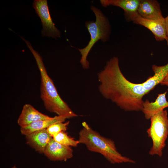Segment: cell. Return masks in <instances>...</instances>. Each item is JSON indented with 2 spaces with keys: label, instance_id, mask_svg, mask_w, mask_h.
I'll list each match as a JSON object with an SVG mask.
<instances>
[{
  "label": "cell",
  "instance_id": "cell-3",
  "mask_svg": "<svg viewBox=\"0 0 168 168\" xmlns=\"http://www.w3.org/2000/svg\"><path fill=\"white\" fill-rule=\"evenodd\" d=\"M82 125L78 140L80 144L85 145L89 150L101 154L113 164L135 163L134 160L118 152L113 141L101 135L86 122H83Z\"/></svg>",
  "mask_w": 168,
  "mask_h": 168
},
{
  "label": "cell",
  "instance_id": "cell-10",
  "mask_svg": "<svg viewBox=\"0 0 168 168\" xmlns=\"http://www.w3.org/2000/svg\"><path fill=\"white\" fill-rule=\"evenodd\" d=\"M26 143L36 152L42 154L52 138L46 129L36 131L25 136Z\"/></svg>",
  "mask_w": 168,
  "mask_h": 168
},
{
  "label": "cell",
  "instance_id": "cell-7",
  "mask_svg": "<svg viewBox=\"0 0 168 168\" xmlns=\"http://www.w3.org/2000/svg\"><path fill=\"white\" fill-rule=\"evenodd\" d=\"M73 152L71 147L62 145L55 141L52 138L43 154L50 161H65L73 156Z\"/></svg>",
  "mask_w": 168,
  "mask_h": 168
},
{
  "label": "cell",
  "instance_id": "cell-13",
  "mask_svg": "<svg viewBox=\"0 0 168 168\" xmlns=\"http://www.w3.org/2000/svg\"><path fill=\"white\" fill-rule=\"evenodd\" d=\"M167 93L166 91L163 93L158 94L154 102H150L148 100L144 101L142 111L146 119H150L152 116L168 107V101L166 98Z\"/></svg>",
  "mask_w": 168,
  "mask_h": 168
},
{
  "label": "cell",
  "instance_id": "cell-6",
  "mask_svg": "<svg viewBox=\"0 0 168 168\" xmlns=\"http://www.w3.org/2000/svg\"><path fill=\"white\" fill-rule=\"evenodd\" d=\"M33 6L41 21L43 26L42 36L51 37L54 39L60 38V32L55 26L50 16L47 1L35 0Z\"/></svg>",
  "mask_w": 168,
  "mask_h": 168
},
{
  "label": "cell",
  "instance_id": "cell-12",
  "mask_svg": "<svg viewBox=\"0 0 168 168\" xmlns=\"http://www.w3.org/2000/svg\"><path fill=\"white\" fill-rule=\"evenodd\" d=\"M138 15L145 19L156 20L163 18L159 2L155 0H141Z\"/></svg>",
  "mask_w": 168,
  "mask_h": 168
},
{
  "label": "cell",
  "instance_id": "cell-11",
  "mask_svg": "<svg viewBox=\"0 0 168 168\" xmlns=\"http://www.w3.org/2000/svg\"><path fill=\"white\" fill-rule=\"evenodd\" d=\"M51 117L40 112L31 105L26 104L23 106L17 123L21 127H23L35 122L48 119Z\"/></svg>",
  "mask_w": 168,
  "mask_h": 168
},
{
  "label": "cell",
  "instance_id": "cell-14",
  "mask_svg": "<svg viewBox=\"0 0 168 168\" xmlns=\"http://www.w3.org/2000/svg\"><path fill=\"white\" fill-rule=\"evenodd\" d=\"M152 69L154 75L149 77L145 81L141 83L147 94L157 85L160 84L168 72V63L162 66L153 64L152 66Z\"/></svg>",
  "mask_w": 168,
  "mask_h": 168
},
{
  "label": "cell",
  "instance_id": "cell-20",
  "mask_svg": "<svg viewBox=\"0 0 168 168\" xmlns=\"http://www.w3.org/2000/svg\"><path fill=\"white\" fill-rule=\"evenodd\" d=\"M12 168H17L16 166L14 165L12 167Z\"/></svg>",
  "mask_w": 168,
  "mask_h": 168
},
{
  "label": "cell",
  "instance_id": "cell-5",
  "mask_svg": "<svg viewBox=\"0 0 168 168\" xmlns=\"http://www.w3.org/2000/svg\"><path fill=\"white\" fill-rule=\"evenodd\" d=\"M150 126L147 130L148 136L151 138L152 145L149 153L153 156H162L168 136V117L166 110L154 115L150 119Z\"/></svg>",
  "mask_w": 168,
  "mask_h": 168
},
{
  "label": "cell",
  "instance_id": "cell-17",
  "mask_svg": "<svg viewBox=\"0 0 168 168\" xmlns=\"http://www.w3.org/2000/svg\"><path fill=\"white\" fill-rule=\"evenodd\" d=\"M69 121L61 122L55 123L48 127L46 130L48 133L52 136L62 131H67Z\"/></svg>",
  "mask_w": 168,
  "mask_h": 168
},
{
  "label": "cell",
  "instance_id": "cell-4",
  "mask_svg": "<svg viewBox=\"0 0 168 168\" xmlns=\"http://www.w3.org/2000/svg\"><path fill=\"white\" fill-rule=\"evenodd\" d=\"M91 9L94 13L96 20L86 21L85 24L90 35V40L87 45L82 49H77L82 56L80 63L83 68L87 69L89 63L87 59L90 52L95 44L99 40L103 42L109 40L111 32V27L108 19L100 10L92 6Z\"/></svg>",
  "mask_w": 168,
  "mask_h": 168
},
{
  "label": "cell",
  "instance_id": "cell-16",
  "mask_svg": "<svg viewBox=\"0 0 168 168\" xmlns=\"http://www.w3.org/2000/svg\"><path fill=\"white\" fill-rule=\"evenodd\" d=\"M56 142L63 145L70 147H76L79 143L78 140L69 136L65 131L61 132L52 136Z\"/></svg>",
  "mask_w": 168,
  "mask_h": 168
},
{
  "label": "cell",
  "instance_id": "cell-18",
  "mask_svg": "<svg viewBox=\"0 0 168 168\" xmlns=\"http://www.w3.org/2000/svg\"><path fill=\"white\" fill-rule=\"evenodd\" d=\"M165 22L166 35V40L168 46V15L165 18Z\"/></svg>",
  "mask_w": 168,
  "mask_h": 168
},
{
  "label": "cell",
  "instance_id": "cell-9",
  "mask_svg": "<svg viewBox=\"0 0 168 168\" xmlns=\"http://www.w3.org/2000/svg\"><path fill=\"white\" fill-rule=\"evenodd\" d=\"M141 0H100L102 7L110 5L119 7L124 12V15L128 20L132 21L138 15V9Z\"/></svg>",
  "mask_w": 168,
  "mask_h": 168
},
{
  "label": "cell",
  "instance_id": "cell-1",
  "mask_svg": "<svg viewBox=\"0 0 168 168\" xmlns=\"http://www.w3.org/2000/svg\"><path fill=\"white\" fill-rule=\"evenodd\" d=\"M99 91L105 99L126 111H142L143 97L147 94L141 83L129 81L122 73L118 58L108 61L97 74Z\"/></svg>",
  "mask_w": 168,
  "mask_h": 168
},
{
  "label": "cell",
  "instance_id": "cell-2",
  "mask_svg": "<svg viewBox=\"0 0 168 168\" xmlns=\"http://www.w3.org/2000/svg\"><path fill=\"white\" fill-rule=\"evenodd\" d=\"M35 60L40 75V97L44 107L48 111L68 119L77 115L59 95L53 81L47 73L41 56L27 40L23 39Z\"/></svg>",
  "mask_w": 168,
  "mask_h": 168
},
{
  "label": "cell",
  "instance_id": "cell-19",
  "mask_svg": "<svg viewBox=\"0 0 168 168\" xmlns=\"http://www.w3.org/2000/svg\"><path fill=\"white\" fill-rule=\"evenodd\" d=\"M160 84L162 85H166L168 86V72Z\"/></svg>",
  "mask_w": 168,
  "mask_h": 168
},
{
  "label": "cell",
  "instance_id": "cell-15",
  "mask_svg": "<svg viewBox=\"0 0 168 168\" xmlns=\"http://www.w3.org/2000/svg\"><path fill=\"white\" fill-rule=\"evenodd\" d=\"M68 118L66 116L57 115L50 119L39 120L26 126L21 127L20 132L22 134L26 136L37 131L46 129L55 123L64 122Z\"/></svg>",
  "mask_w": 168,
  "mask_h": 168
},
{
  "label": "cell",
  "instance_id": "cell-8",
  "mask_svg": "<svg viewBox=\"0 0 168 168\" xmlns=\"http://www.w3.org/2000/svg\"><path fill=\"white\" fill-rule=\"evenodd\" d=\"M132 21L149 29L152 32L156 41H160L166 40L165 18L156 20H149L138 15Z\"/></svg>",
  "mask_w": 168,
  "mask_h": 168
}]
</instances>
